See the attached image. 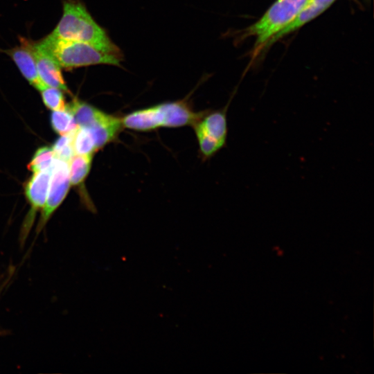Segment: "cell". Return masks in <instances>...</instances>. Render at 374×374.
I'll list each match as a JSON object with an SVG mask.
<instances>
[{"instance_id": "obj_1", "label": "cell", "mask_w": 374, "mask_h": 374, "mask_svg": "<svg viewBox=\"0 0 374 374\" xmlns=\"http://www.w3.org/2000/svg\"><path fill=\"white\" fill-rule=\"evenodd\" d=\"M50 35L57 38L87 43L102 51L123 57L120 48L80 1H64L62 17Z\"/></svg>"}, {"instance_id": "obj_2", "label": "cell", "mask_w": 374, "mask_h": 374, "mask_svg": "<svg viewBox=\"0 0 374 374\" xmlns=\"http://www.w3.org/2000/svg\"><path fill=\"white\" fill-rule=\"evenodd\" d=\"M204 112H195L185 100L167 102L134 111L121 118L123 128L148 132L159 127L193 125Z\"/></svg>"}, {"instance_id": "obj_3", "label": "cell", "mask_w": 374, "mask_h": 374, "mask_svg": "<svg viewBox=\"0 0 374 374\" xmlns=\"http://www.w3.org/2000/svg\"><path fill=\"white\" fill-rule=\"evenodd\" d=\"M61 68L71 69L96 64L120 66L123 57L84 42L47 35L39 42Z\"/></svg>"}, {"instance_id": "obj_4", "label": "cell", "mask_w": 374, "mask_h": 374, "mask_svg": "<svg viewBox=\"0 0 374 374\" xmlns=\"http://www.w3.org/2000/svg\"><path fill=\"white\" fill-rule=\"evenodd\" d=\"M308 1L276 0L258 21L247 28L243 36L256 37L253 58L265 48L273 35L296 16Z\"/></svg>"}, {"instance_id": "obj_5", "label": "cell", "mask_w": 374, "mask_h": 374, "mask_svg": "<svg viewBox=\"0 0 374 374\" xmlns=\"http://www.w3.org/2000/svg\"><path fill=\"white\" fill-rule=\"evenodd\" d=\"M204 112L193 125L201 154L210 158L226 145L227 137L226 109Z\"/></svg>"}, {"instance_id": "obj_6", "label": "cell", "mask_w": 374, "mask_h": 374, "mask_svg": "<svg viewBox=\"0 0 374 374\" xmlns=\"http://www.w3.org/2000/svg\"><path fill=\"white\" fill-rule=\"evenodd\" d=\"M69 162L55 158L51 166V175L46 198L42 208V216L37 225L39 232L51 215L61 204L70 188Z\"/></svg>"}, {"instance_id": "obj_7", "label": "cell", "mask_w": 374, "mask_h": 374, "mask_svg": "<svg viewBox=\"0 0 374 374\" xmlns=\"http://www.w3.org/2000/svg\"><path fill=\"white\" fill-rule=\"evenodd\" d=\"M51 175V167L46 170L34 172L33 176L26 183L25 195L31 206L30 213L27 222L22 230V241L26 239L30 225L34 220L33 215L39 209H42L47 198L50 180Z\"/></svg>"}, {"instance_id": "obj_8", "label": "cell", "mask_w": 374, "mask_h": 374, "mask_svg": "<svg viewBox=\"0 0 374 374\" xmlns=\"http://www.w3.org/2000/svg\"><path fill=\"white\" fill-rule=\"evenodd\" d=\"M3 51L11 57L30 84L39 91L46 87L38 74L33 51V41L21 38L19 46Z\"/></svg>"}, {"instance_id": "obj_9", "label": "cell", "mask_w": 374, "mask_h": 374, "mask_svg": "<svg viewBox=\"0 0 374 374\" xmlns=\"http://www.w3.org/2000/svg\"><path fill=\"white\" fill-rule=\"evenodd\" d=\"M33 51L40 80L46 87L69 92L63 78L61 66L39 42H33Z\"/></svg>"}, {"instance_id": "obj_10", "label": "cell", "mask_w": 374, "mask_h": 374, "mask_svg": "<svg viewBox=\"0 0 374 374\" xmlns=\"http://www.w3.org/2000/svg\"><path fill=\"white\" fill-rule=\"evenodd\" d=\"M335 0H308L304 7L296 16L283 28L273 35L267 42L265 47L273 44L285 35L294 31L312 19H314L328 7Z\"/></svg>"}, {"instance_id": "obj_11", "label": "cell", "mask_w": 374, "mask_h": 374, "mask_svg": "<svg viewBox=\"0 0 374 374\" xmlns=\"http://www.w3.org/2000/svg\"><path fill=\"white\" fill-rule=\"evenodd\" d=\"M93 155L74 154L69 161L71 185L80 187L91 167Z\"/></svg>"}, {"instance_id": "obj_12", "label": "cell", "mask_w": 374, "mask_h": 374, "mask_svg": "<svg viewBox=\"0 0 374 374\" xmlns=\"http://www.w3.org/2000/svg\"><path fill=\"white\" fill-rule=\"evenodd\" d=\"M72 145L75 154L93 155L98 151L91 133L82 127L78 126L75 131Z\"/></svg>"}, {"instance_id": "obj_13", "label": "cell", "mask_w": 374, "mask_h": 374, "mask_svg": "<svg viewBox=\"0 0 374 374\" xmlns=\"http://www.w3.org/2000/svg\"><path fill=\"white\" fill-rule=\"evenodd\" d=\"M51 123L53 130L60 135L73 132L78 127L73 115L66 108L52 112Z\"/></svg>"}, {"instance_id": "obj_14", "label": "cell", "mask_w": 374, "mask_h": 374, "mask_svg": "<svg viewBox=\"0 0 374 374\" xmlns=\"http://www.w3.org/2000/svg\"><path fill=\"white\" fill-rule=\"evenodd\" d=\"M55 154L52 148L43 146L38 148L33 156L28 169L37 172L49 169L54 161Z\"/></svg>"}, {"instance_id": "obj_15", "label": "cell", "mask_w": 374, "mask_h": 374, "mask_svg": "<svg viewBox=\"0 0 374 374\" xmlns=\"http://www.w3.org/2000/svg\"><path fill=\"white\" fill-rule=\"evenodd\" d=\"M41 92L44 105L53 111L64 110L66 108L63 91L51 87H45Z\"/></svg>"}, {"instance_id": "obj_16", "label": "cell", "mask_w": 374, "mask_h": 374, "mask_svg": "<svg viewBox=\"0 0 374 374\" xmlns=\"http://www.w3.org/2000/svg\"><path fill=\"white\" fill-rule=\"evenodd\" d=\"M75 132L61 135L53 144L52 148L55 158L69 162L75 154L72 145Z\"/></svg>"}]
</instances>
